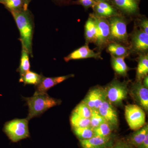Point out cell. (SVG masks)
<instances>
[{"mask_svg": "<svg viewBox=\"0 0 148 148\" xmlns=\"http://www.w3.org/2000/svg\"><path fill=\"white\" fill-rule=\"evenodd\" d=\"M10 13L19 31L21 47L25 49L30 56L33 57V39L35 27L34 15L28 8L12 11Z\"/></svg>", "mask_w": 148, "mask_h": 148, "instance_id": "cell-1", "label": "cell"}, {"mask_svg": "<svg viewBox=\"0 0 148 148\" xmlns=\"http://www.w3.org/2000/svg\"><path fill=\"white\" fill-rule=\"evenodd\" d=\"M29 107V113L27 119L29 121L33 118L41 115L45 112L61 103V100L52 98L47 92H35L29 98H24Z\"/></svg>", "mask_w": 148, "mask_h": 148, "instance_id": "cell-2", "label": "cell"}, {"mask_svg": "<svg viewBox=\"0 0 148 148\" xmlns=\"http://www.w3.org/2000/svg\"><path fill=\"white\" fill-rule=\"evenodd\" d=\"M29 121L26 119H14L7 122L4 125V132L13 143L29 138Z\"/></svg>", "mask_w": 148, "mask_h": 148, "instance_id": "cell-3", "label": "cell"}, {"mask_svg": "<svg viewBox=\"0 0 148 148\" xmlns=\"http://www.w3.org/2000/svg\"><path fill=\"white\" fill-rule=\"evenodd\" d=\"M107 99L112 105L121 106L129 93L127 83L114 80L106 88Z\"/></svg>", "mask_w": 148, "mask_h": 148, "instance_id": "cell-4", "label": "cell"}, {"mask_svg": "<svg viewBox=\"0 0 148 148\" xmlns=\"http://www.w3.org/2000/svg\"><path fill=\"white\" fill-rule=\"evenodd\" d=\"M125 119L130 129L138 130L146 124V115L142 108L137 105L130 104L125 106Z\"/></svg>", "mask_w": 148, "mask_h": 148, "instance_id": "cell-5", "label": "cell"}, {"mask_svg": "<svg viewBox=\"0 0 148 148\" xmlns=\"http://www.w3.org/2000/svg\"><path fill=\"white\" fill-rule=\"evenodd\" d=\"M110 40L125 42L127 40V25L124 20L118 17H112L109 21Z\"/></svg>", "mask_w": 148, "mask_h": 148, "instance_id": "cell-6", "label": "cell"}, {"mask_svg": "<svg viewBox=\"0 0 148 148\" xmlns=\"http://www.w3.org/2000/svg\"><path fill=\"white\" fill-rule=\"evenodd\" d=\"M97 29V40L96 42L100 48L103 47L110 40V27L109 21L103 17L92 15Z\"/></svg>", "mask_w": 148, "mask_h": 148, "instance_id": "cell-7", "label": "cell"}, {"mask_svg": "<svg viewBox=\"0 0 148 148\" xmlns=\"http://www.w3.org/2000/svg\"><path fill=\"white\" fill-rule=\"evenodd\" d=\"M106 100V88L97 86L90 89L82 101L92 110H98L102 103Z\"/></svg>", "mask_w": 148, "mask_h": 148, "instance_id": "cell-8", "label": "cell"}, {"mask_svg": "<svg viewBox=\"0 0 148 148\" xmlns=\"http://www.w3.org/2000/svg\"><path fill=\"white\" fill-rule=\"evenodd\" d=\"M130 94L140 108L148 110V89L143 85L142 81H137L132 85Z\"/></svg>", "mask_w": 148, "mask_h": 148, "instance_id": "cell-9", "label": "cell"}, {"mask_svg": "<svg viewBox=\"0 0 148 148\" xmlns=\"http://www.w3.org/2000/svg\"><path fill=\"white\" fill-rule=\"evenodd\" d=\"M98 111L106 122L113 127H116L118 125V117L116 110L108 100L102 103Z\"/></svg>", "mask_w": 148, "mask_h": 148, "instance_id": "cell-10", "label": "cell"}, {"mask_svg": "<svg viewBox=\"0 0 148 148\" xmlns=\"http://www.w3.org/2000/svg\"><path fill=\"white\" fill-rule=\"evenodd\" d=\"M88 58H101V56L100 53H96L94 51L90 49L88 45H85L74 51L64 57V60L66 62H68L71 60Z\"/></svg>", "mask_w": 148, "mask_h": 148, "instance_id": "cell-11", "label": "cell"}, {"mask_svg": "<svg viewBox=\"0 0 148 148\" xmlns=\"http://www.w3.org/2000/svg\"><path fill=\"white\" fill-rule=\"evenodd\" d=\"M74 76L73 74L56 77H47L43 76L39 83L36 86V92H47L55 86Z\"/></svg>", "mask_w": 148, "mask_h": 148, "instance_id": "cell-12", "label": "cell"}, {"mask_svg": "<svg viewBox=\"0 0 148 148\" xmlns=\"http://www.w3.org/2000/svg\"><path fill=\"white\" fill-rule=\"evenodd\" d=\"M132 46L137 52H145L148 49V35L141 30H137L132 35Z\"/></svg>", "mask_w": 148, "mask_h": 148, "instance_id": "cell-13", "label": "cell"}, {"mask_svg": "<svg viewBox=\"0 0 148 148\" xmlns=\"http://www.w3.org/2000/svg\"><path fill=\"white\" fill-rule=\"evenodd\" d=\"M110 139V137L104 138L95 135L88 140H79V143L82 148H106Z\"/></svg>", "mask_w": 148, "mask_h": 148, "instance_id": "cell-14", "label": "cell"}, {"mask_svg": "<svg viewBox=\"0 0 148 148\" xmlns=\"http://www.w3.org/2000/svg\"><path fill=\"white\" fill-rule=\"evenodd\" d=\"M148 135V125L146 124L142 128L132 133L127 139V143L130 145L137 148L144 141Z\"/></svg>", "mask_w": 148, "mask_h": 148, "instance_id": "cell-15", "label": "cell"}, {"mask_svg": "<svg viewBox=\"0 0 148 148\" xmlns=\"http://www.w3.org/2000/svg\"><path fill=\"white\" fill-rule=\"evenodd\" d=\"M94 10L98 14V16L101 17H109L115 14L114 9L106 2L97 1L93 6Z\"/></svg>", "mask_w": 148, "mask_h": 148, "instance_id": "cell-16", "label": "cell"}, {"mask_svg": "<svg viewBox=\"0 0 148 148\" xmlns=\"http://www.w3.org/2000/svg\"><path fill=\"white\" fill-rule=\"evenodd\" d=\"M126 56L115 57L112 56L111 64L114 71L120 75L125 76L129 70L127 64L125 61Z\"/></svg>", "mask_w": 148, "mask_h": 148, "instance_id": "cell-17", "label": "cell"}, {"mask_svg": "<svg viewBox=\"0 0 148 148\" xmlns=\"http://www.w3.org/2000/svg\"><path fill=\"white\" fill-rule=\"evenodd\" d=\"M85 36L87 42H96L97 29L95 21L91 16L88 19L85 26Z\"/></svg>", "mask_w": 148, "mask_h": 148, "instance_id": "cell-18", "label": "cell"}, {"mask_svg": "<svg viewBox=\"0 0 148 148\" xmlns=\"http://www.w3.org/2000/svg\"><path fill=\"white\" fill-rule=\"evenodd\" d=\"M148 73V56L147 54H143L139 57L137 71V81H142Z\"/></svg>", "mask_w": 148, "mask_h": 148, "instance_id": "cell-19", "label": "cell"}, {"mask_svg": "<svg viewBox=\"0 0 148 148\" xmlns=\"http://www.w3.org/2000/svg\"><path fill=\"white\" fill-rule=\"evenodd\" d=\"M107 50L111 55L115 57H127L129 52L128 48L115 42L109 44Z\"/></svg>", "mask_w": 148, "mask_h": 148, "instance_id": "cell-20", "label": "cell"}, {"mask_svg": "<svg viewBox=\"0 0 148 148\" xmlns=\"http://www.w3.org/2000/svg\"><path fill=\"white\" fill-rule=\"evenodd\" d=\"M29 56L30 55L28 51L24 48L21 47L20 64L16 70V71L20 74V77L22 76L27 72L30 71L31 64L29 61Z\"/></svg>", "mask_w": 148, "mask_h": 148, "instance_id": "cell-21", "label": "cell"}, {"mask_svg": "<svg viewBox=\"0 0 148 148\" xmlns=\"http://www.w3.org/2000/svg\"><path fill=\"white\" fill-rule=\"evenodd\" d=\"M43 76L42 74H39L36 72L29 71L20 77L19 82L23 83L24 85L32 84L36 86L40 82Z\"/></svg>", "mask_w": 148, "mask_h": 148, "instance_id": "cell-22", "label": "cell"}, {"mask_svg": "<svg viewBox=\"0 0 148 148\" xmlns=\"http://www.w3.org/2000/svg\"><path fill=\"white\" fill-rule=\"evenodd\" d=\"M116 5L121 9L129 13H133L138 10L135 0H114Z\"/></svg>", "mask_w": 148, "mask_h": 148, "instance_id": "cell-23", "label": "cell"}, {"mask_svg": "<svg viewBox=\"0 0 148 148\" xmlns=\"http://www.w3.org/2000/svg\"><path fill=\"white\" fill-rule=\"evenodd\" d=\"M74 134L79 140L90 139L95 136L93 129L90 126L86 127H73Z\"/></svg>", "mask_w": 148, "mask_h": 148, "instance_id": "cell-24", "label": "cell"}, {"mask_svg": "<svg viewBox=\"0 0 148 148\" xmlns=\"http://www.w3.org/2000/svg\"><path fill=\"white\" fill-rule=\"evenodd\" d=\"M70 121L72 128L86 127L90 126V119L82 117L74 112H72Z\"/></svg>", "mask_w": 148, "mask_h": 148, "instance_id": "cell-25", "label": "cell"}, {"mask_svg": "<svg viewBox=\"0 0 148 148\" xmlns=\"http://www.w3.org/2000/svg\"><path fill=\"white\" fill-rule=\"evenodd\" d=\"M113 128L111 125L105 122L92 129L95 135L106 138L110 137Z\"/></svg>", "mask_w": 148, "mask_h": 148, "instance_id": "cell-26", "label": "cell"}, {"mask_svg": "<svg viewBox=\"0 0 148 148\" xmlns=\"http://www.w3.org/2000/svg\"><path fill=\"white\" fill-rule=\"evenodd\" d=\"M2 4L10 12L23 9H27L23 0H4Z\"/></svg>", "mask_w": 148, "mask_h": 148, "instance_id": "cell-27", "label": "cell"}, {"mask_svg": "<svg viewBox=\"0 0 148 148\" xmlns=\"http://www.w3.org/2000/svg\"><path fill=\"white\" fill-rule=\"evenodd\" d=\"M73 112L80 116L86 119H90L91 115L92 109L84 102L82 101L75 107Z\"/></svg>", "mask_w": 148, "mask_h": 148, "instance_id": "cell-28", "label": "cell"}, {"mask_svg": "<svg viewBox=\"0 0 148 148\" xmlns=\"http://www.w3.org/2000/svg\"><path fill=\"white\" fill-rule=\"evenodd\" d=\"M90 126L92 129L105 122L106 121L100 114L98 110H92L90 118Z\"/></svg>", "mask_w": 148, "mask_h": 148, "instance_id": "cell-29", "label": "cell"}, {"mask_svg": "<svg viewBox=\"0 0 148 148\" xmlns=\"http://www.w3.org/2000/svg\"><path fill=\"white\" fill-rule=\"evenodd\" d=\"M106 148H134L133 147L130 145L128 143L124 141H120L116 142L113 146L108 147Z\"/></svg>", "mask_w": 148, "mask_h": 148, "instance_id": "cell-30", "label": "cell"}, {"mask_svg": "<svg viewBox=\"0 0 148 148\" xmlns=\"http://www.w3.org/2000/svg\"><path fill=\"white\" fill-rule=\"evenodd\" d=\"M95 2V0H78V3L86 8L93 6Z\"/></svg>", "mask_w": 148, "mask_h": 148, "instance_id": "cell-31", "label": "cell"}, {"mask_svg": "<svg viewBox=\"0 0 148 148\" xmlns=\"http://www.w3.org/2000/svg\"><path fill=\"white\" fill-rule=\"evenodd\" d=\"M140 29L148 35V21L147 19H143L140 22Z\"/></svg>", "mask_w": 148, "mask_h": 148, "instance_id": "cell-32", "label": "cell"}, {"mask_svg": "<svg viewBox=\"0 0 148 148\" xmlns=\"http://www.w3.org/2000/svg\"><path fill=\"white\" fill-rule=\"evenodd\" d=\"M137 148H148V135H147L144 141Z\"/></svg>", "mask_w": 148, "mask_h": 148, "instance_id": "cell-33", "label": "cell"}, {"mask_svg": "<svg viewBox=\"0 0 148 148\" xmlns=\"http://www.w3.org/2000/svg\"><path fill=\"white\" fill-rule=\"evenodd\" d=\"M54 3L57 4H67L71 2V0H52Z\"/></svg>", "mask_w": 148, "mask_h": 148, "instance_id": "cell-34", "label": "cell"}, {"mask_svg": "<svg viewBox=\"0 0 148 148\" xmlns=\"http://www.w3.org/2000/svg\"><path fill=\"white\" fill-rule=\"evenodd\" d=\"M142 83H143V85L145 87L148 88V75H146L145 77L143 78L142 80Z\"/></svg>", "mask_w": 148, "mask_h": 148, "instance_id": "cell-35", "label": "cell"}, {"mask_svg": "<svg viewBox=\"0 0 148 148\" xmlns=\"http://www.w3.org/2000/svg\"><path fill=\"white\" fill-rule=\"evenodd\" d=\"M23 1L25 3V7L26 8H28L29 3L32 1V0H23Z\"/></svg>", "mask_w": 148, "mask_h": 148, "instance_id": "cell-36", "label": "cell"}, {"mask_svg": "<svg viewBox=\"0 0 148 148\" xmlns=\"http://www.w3.org/2000/svg\"><path fill=\"white\" fill-rule=\"evenodd\" d=\"M4 1V0H0V3H2Z\"/></svg>", "mask_w": 148, "mask_h": 148, "instance_id": "cell-37", "label": "cell"}, {"mask_svg": "<svg viewBox=\"0 0 148 148\" xmlns=\"http://www.w3.org/2000/svg\"><path fill=\"white\" fill-rule=\"evenodd\" d=\"M98 1H109V0H98Z\"/></svg>", "mask_w": 148, "mask_h": 148, "instance_id": "cell-38", "label": "cell"}, {"mask_svg": "<svg viewBox=\"0 0 148 148\" xmlns=\"http://www.w3.org/2000/svg\"><path fill=\"white\" fill-rule=\"evenodd\" d=\"M135 1H136V0H135Z\"/></svg>", "mask_w": 148, "mask_h": 148, "instance_id": "cell-39", "label": "cell"}]
</instances>
